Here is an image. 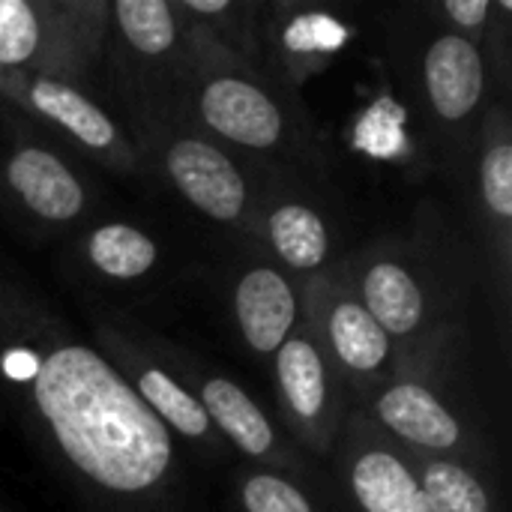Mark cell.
Listing matches in <instances>:
<instances>
[{
	"label": "cell",
	"instance_id": "cell-15",
	"mask_svg": "<svg viewBox=\"0 0 512 512\" xmlns=\"http://www.w3.org/2000/svg\"><path fill=\"white\" fill-rule=\"evenodd\" d=\"M252 246L297 285L339 261L333 216L309 174L285 165H264Z\"/></svg>",
	"mask_w": 512,
	"mask_h": 512
},
{
	"label": "cell",
	"instance_id": "cell-9",
	"mask_svg": "<svg viewBox=\"0 0 512 512\" xmlns=\"http://www.w3.org/2000/svg\"><path fill=\"white\" fill-rule=\"evenodd\" d=\"M105 36V0H0V72L57 78L96 96Z\"/></svg>",
	"mask_w": 512,
	"mask_h": 512
},
{
	"label": "cell",
	"instance_id": "cell-5",
	"mask_svg": "<svg viewBox=\"0 0 512 512\" xmlns=\"http://www.w3.org/2000/svg\"><path fill=\"white\" fill-rule=\"evenodd\" d=\"M189 69V24L177 0L108 3L99 90L135 147L180 126Z\"/></svg>",
	"mask_w": 512,
	"mask_h": 512
},
{
	"label": "cell",
	"instance_id": "cell-10",
	"mask_svg": "<svg viewBox=\"0 0 512 512\" xmlns=\"http://www.w3.org/2000/svg\"><path fill=\"white\" fill-rule=\"evenodd\" d=\"M144 171H156L198 216L255 240L264 165L231 153L213 138L174 126L138 150Z\"/></svg>",
	"mask_w": 512,
	"mask_h": 512
},
{
	"label": "cell",
	"instance_id": "cell-16",
	"mask_svg": "<svg viewBox=\"0 0 512 512\" xmlns=\"http://www.w3.org/2000/svg\"><path fill=\"white\" fill-rule=\"evenodd\" d=\"M345 512H435L414 456L351 408L330 456Z\"/></svg>",
	"mask_w": 512,
	"mask_h": 512
},
{
	"label": "cell",
	"instance_id": "cell-2",
	"mask_svg": "<svg viewBox=\"0 0 512 512\" xmlns=\"http://www.w3.org/2000/svg\"><path fill=\"white\" fill-rule=\"evenodd\" d=\"M480 264L456 219L423 201L405 231L360 243L336 270L396 345L399 372L459 357Z\"/></svg>",
	"mask_w": 512,
	"mask_h": 512
},
{
	"label": "cell",
	"instance_id": "cell-14",
	"mask_svg": "<svg viewBox=\"0 0 512 512\" xmlns=\"http://www.w3.org/2000/svg\"><path fill=\"white\" fill-rule=\"evenodd\" d=\"M273 396L282 417V432L303 456L327 459L351 414V396L339 372L324 357L321 345L300 321L273 354Z\"/></svg>",
	"mask_w": 512,
	"mask_h": 512
},
{
	"label": "cell",
	"instance_id": "cell-17",
	"mask_svg": "<svg viewBox=\"0 0 512 512\" xmlns=\"http://www.w3.org/2000/svg\"><path fill=\"white\" fill-rule=\"evenodd\" d=\"M477 234L480 261L489 264L507 294L512 270V114L510 99H495L477 129L474 153L459 183Z\"/></svg>",
	"mask_w": 512,
	"mask_h": 512
},
{
	"label": "cell",
	"instance_id": "cell-19",
	"mask_svg": "<svg viewBox=\"0 0 512 512\" xmlns=\"http://www.w3.org/2000/svg\"><path fill=\"white\" fill-rule=\"evenodd\" d=\"M228 309L243 348L273 360L300 324V285L252 246L228 285Z\"/></svg>",
	"mask_w": 512,
	"mask_h": 512
},
{
	"label": "cell",
	"instance_id": "cell-6",
	"mask_svg": "<svg viewBox=\"0 0 512 512\" xmlns=\"http://www.w3.org/2000/svg\"><path fill=\"white\" fill-rule=\"evenodd\" d=\"M99 204L90 165L0 105V219L27 237L81 231Z\"/></svg>",
	"mask_w": 512,
	"mask_h": 512
},
{
	"label": "cell",
	"instance_id": "cell-11",
	"mask_svg": "<svg viewBox=\"0 0 512 512\" xmlns=\"http://www.w3.org/2000/svg\"><path fill=\"white\" fill-rule=\"evenodd\" d=\"M0 105L90 168L117 177L144 174L135 141L99 96L45 75L0 72Z\"/></svg>",
	"mask_w": 512,
	"mask_h": 512
},
{
	"label": "cell",
	"instance_id": "cell-24",
	"mask_svg": "<svg viewBox=\"0 0 512 512\" xmlns=\"http://www.w3.org/2000/svg\"><path fill=\"white\" fill-rule=\"evenodd\" d=\"M495 0H429L423 9L447 30L471 39L474 45H486V33L492 24Z\"/></svg>",
	"mask_w": 512,
	"mask_h": 512
},
{
	"label": "cell",
	"instance_id": "cell-26",
	"mask_svg": "<svg viewBox=\"0 0 512 512\" xmlns=\"http://www.w3.org/2000/svg\"><path fill=\"white\" fill-rule=\"evenodd\" d=\"M0 411H3V408H0Z\"/></svg>",
	"mask_w": 512,
	"mask_h": 512
},
{
	"label": "cell",
	"instance_id": "cell-4",
	"mask_svg": "<svg viewBox=\"0 0 512 512\" xmlns=\"http://www.w3.org/2000/svg\"><path fill=\"white\" fill-rule=\"evenodd\" d=\"M387 60L408 102L417 141L432 165L459 186L477 129L495 102L486 51L414 3L387 27Z\"/></svg>",
	"mask_w": 512,
	"mask_h": 512
},
{
	"label": "cell",
	"instance_id": "cell-13",
	"mask_svg": "<svg viewBox=\"0 0 512 512\" xmlns=\"http://www.w3.org/2000/svg\"><path fill=\"white\" fill-rule=\"evenodd\" d=\"M165 354L174 363V369L186 378L189 390L201 402L210 426L216 435L228 444L234 456L243 459V465L273 468L294 477H303L315 486H324L318 480V468L309 456L297 450V444L282 432V426L237 384L234 378L216 372L207 366L198 354L186 351L183 345H174L165 339Z\"/></svg>",
	"mask_w": 512,
	"mask_h": 512
},
{
	"label": "cell",
	"instance_id": "cell-12",
	"mask_svg": "<svg viewBox=\"0 0 512 512\" xmlns=\"http://www.w3.org/2000/svg\"><path fill=\"white\" fill-rule=\"evenodd\" d=\"M300 321L339 372L351 408L396 375V345L339 276L336 264L300 282Z\"/></svg>",
	"mask_w": 512,
	"mask_h": 512
},
{
	"label": "cell",
	"instance_id": "cell-25",
	"mask_svg": "<svg viewBox=\"0 0 512 512\" xmlns=\"http://www.w3.org/2000/svg\"><path fill=\"white\" fill-rule=\"evenodd\" d=\"M0 512H9V510H3V507H0Z\"/></svg>",
	"mask_w": 512,
	"mask_h": 512
},
{
	"label": "cell",
	"instance_id": "cell-7",
	"mask_svg": "<svg viewBox=\"0 0 512 512\" xmlns=\"http://www.w3.org/2000/svg\"><path fill=\"white\" fill-rule=\"evenodd\" d=\"M453 363L399 369L354 408L411 456L450 459L492 474V447L453 390Z\"/></svg>",
	"mask_w": 512,
	"mask_h": 512
},
{
	"label": "cell",
	"instance_id": "cell-21",
	"mask_svg": "<svg viewBox=\"0 0 512 512\" xmlns=\"http://www.w3.org/2000/svg\"><path fill=\"white\" fill-rule=\"evenodd\" d=\"M177 6L213 45L261 72L264 0H177Z\"/></svg>",
	"mask_w": 512,
	"mask_h": 512
},
{
	"label": "cell",
	"instance_id": "cell-1",
	"mask_svg": "<svg viewBox=\"0 0 512 512\" xmlns=\"http://www.w3.org/2000/svg\"><path fill=\"white\" fill-rule=\"evenodd\" d=\"M0 408L81 512H210L186 450L3 249Z\"/></svg>",
	"mask_w": 512,
	"mask_h": 512
},
{
	"label": "cell",
	"instance_id": "cell-22",
	"mask_svg": "<svg viewBox=\"0 0 512 512\" xmlns=\"http://www.w3.org/2000/svg\"><path fill=\"white\" fill-rule=\"evenodd\" d=\"M420 486L435 512H504L498 501L495 474L474 471L450 459L414 456Z\"/></svg>",
	"mask_w": 512,
	"mask_h": 512
},
{
	"label": "cell",
	"instance_id": "cell-18",
	"mask_svg": "<svg viewBox=\"0 0 512 512\" xmlns=\"http://www.w3.org/2000/svg\"><path fill=\"white\" fill-rule=\"evenodd\" d=\"M354 33L357 24L345 9L303 0H264L261 72L300 96L351 45Z\"/></svg>",
	"mask_w": 512,
	"mask_h": 512
},
{
	"label": "cell",
	"instance_id": "cell-3",
	"mask_svg": "<svg viewBox=\"0 0 512 512\" xmlns=\"http://www.w3.org/2000/svg\"><path fill=\"white\" fill-rule=\"evenodd\" d=\"M186 24L189 69L180 126L246 159L324 174L330 168V147L303 99L213 45L189 18Z\"/></svg>",
	"mask_w": 512,
	"mask_h": 512
},
{
	"label": "cell",
	"instance_id": "cell-8",
	"mask_svg": "<svg viewBox=\"0 0 512 512\" xmlns=\"http://www.w3.org/2000/svg\"><path fill=\"white\" fill-rule=\"evenodd\" d=\"M87 324V339L117 369V375L141 399V405L174 435V441L189 450L204 468H225L234 453L216 435L186 378L168 360L165 336L105 309H90Z\"/></svg>",
	"mask_w": 512,
	"mask_h": 512
},
{
	"label": "cell",
	"instance_id": "cell-23",
	"mask_svg": "<svg viewBox=\"0 0 512 512\" xmlns=\"http://www.w3.org/2000/svg\"><path fill=\"white\" fill-rule=\"evenodd\" d=\"M231 486L237 512H336L321 495L324 486L273 468L240 465Z\"/></svg>",
	"mask_w": 512,
	"mask_h": 512
},
{
	"label": "cell",
	"instance_id": "cell-20",
	"mask_svg": "<svg viewBox=\"0 0 512 512\" xmlns=\"http://www.w3.org/2000/svg\"><path fill=\"white\" fill-rule=\"evenodd\" d=\"M69 261L102 285H135L159 267L162 246L135 222H93L75 231Z\"/></svg>",
	"mask_w": 512,
	"mask_h": 512
}]
</instances>
